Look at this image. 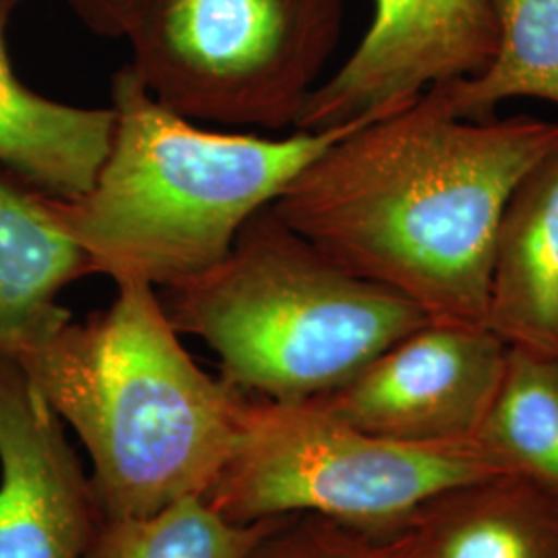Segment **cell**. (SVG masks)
<instances>
[{
    "instance_id": "17",
    "label": "cell",
    "mask_w": 558,
    "mask_h": 558,
    "mask_svg": "<svg viewBox=\"0 0 558 558\" xmlns=\"http://www.w3.org/2000/svg\"><path fill=\"white\" fill-rule=\"evenodd\" d=\"M246 558H416L403 532L368 534L320 515H286Z\"/></svg>"
},
{
    "instance_id": "13",
    "label": "cell",
    "mask_w": 558,
    "mask_h": 558,
    "mask_svg": "<svg viewBox=\"0 0 558 558\" xmlns=\"http://www.w3.org/2000/svg\"><path fill=\"white\" fill-rule=\"evenodd\" d=\"M85 276L89 259L48 197L0 170V354L69 319L59 294Z\"/></svg>"
},
{
    "instance_id": "11",
    "label": "cell",
    "mask_w": 558,
    "mask_h": 558,
    "mask_svg": "<svg viewBox=\"0 0 558 558\" xmlns=\"http://www.w3.org/2000/svg\"><path fill=\"white\" fill-rule=\"evenodd\" d=\"M25 0H0V170L46 197H83L100 172L114 110L48 100L21 83L9 57L11 17Z\"/></svg>"
},
{
    "instance_id": "3",
    "label": "cell",
    "mask_w": 558,
    "mask_h": 558,
    "mask_svg": "<svg viewBox=\"0 0 558 558\" xmlns=\"http://www.w3.org/2000/svg\"><path fill=\"white\" fill-rule=\"evenodd\" d=\"M114 133L92 189L48 197L92 276L172 288L218 265L260 209L333 143L371 122L286 140L203 129L156 100L131 64L112 77Z\"/></svg>"
},
{
    "instance_id": "15",
    "label": "cell",
    "mask_w": 558,
    "mask_h": 558,
    "mask_svg": "<svg viewBox=\"0 0 558 558\" xmlns=\"http://www.w3.org/2000/svg\"><path fill=\"white\" fill-rule=\"evenodd\" d=\"M478 440L509 472L558 493V359L509 348Z\"/></svg>"
},
{
    "instance_id": "16",
    "label": "cell",
    "mask_w": 558,
    "mask_h": 558,
    "mask_svg": "<svg viewBox=\"0 0 558 558\" xmlns=\"http://www.w3.org/2000/svg\"><path fill=\"white\" fill-rule=\"evenodd\" d=\"M283 518L239 523L191 495L149 515H104L87 558H246Z\"/></svg>"
},
{
    "instance_id": "1",
    "label": "cell",
    "mask_w": 558,
    "mask_h": 558,
    "mask_svg": "<svg viewBox=\"0 0 558 558\" xmlns=\"http://www.w3.org/2000/svg\"><path fill=\"white\" fill-rule=\"evenodd\" d=\"M557 145L555 120L461 119L428 89L333 143L271 207L426 319L486 325L502 209Z\"/></svg>"
},
{
    "instance_id": "9",
    "label": "cell",
    "mask_w": 558,
    "mask_h": 558,
    "mask_svg": "<svg viewBox=\"0 0 558 558\" xmlns=\"http://www.w3.org/2000/svg\"><path fill=\"white\" fill-rule=\"evenodd\" d=\"M101 519L64 422L0 354V558H87Z\"/></svg>"
},
{
    "instance_id": "6",
    "label": "cell",
    "mask_w": 558,
    "mask_h": 558,
    "mask_svg": "<svg viewBox=\"0 0 558 558\" xmlns=\"http://www.w3.org/2000/svg\"><path fill=\"white\" fill-rule=\"evenodd\" d=\"M343 0H141L126 27L145 89L195 122L294 126L341 34Z\"/></svg>"
},
{
    "instance_id": "8",
    "label": "cell",
    "mask_w": 558,
    "mask_h": 558,
    "mask_svg": "<svg viewBox=\"0 0 558 558\" xmlns=\"http://www.w3.org/2000/svg\"><path fill=\"white\" fill-rule=\"evenodd\" d=\"M356 50L317 85L296 131L377 120L433 87L482 73L497 50V0H373Z\"/></svg>"
},
{
    "instance_id": "7",
    "label": "cell",
    "mask_w": 558,
    "mask_h": 558,
    "mask_svg": "<svg viewBox=\"0 0 558 558\" xmlns=\"http://www.w3.org/2000/svg\"><path fill=\"white\" fill-rule=\"evenodd\" d=\"M507 356L509 345L486 325L426 320L313 403L385 439L470 442L497 398Z\"/></svg>"
},
{
    "instance_id": "14",
    "label": "cell",
    "mask_w": 558,
    "mask_h": 558,
    "mask_svg": "<svg viewBox=\"0 0 558 558\" xmlns=\"http://www.w3.org/2000/svg\"><path fill=\"white\" fill-rule=\"evenodd\" d=\"M499 40L488 66L433 87L461 119H490L502 101L558 106V0H497Z\"/></svg>"
},
{
    "instance_id": "2",
    "label": "cell",
    "mask_w": 558,
    "mask_h": 558,
    "mask_svg": "<svg viewBox=\"0 0 558 558\" xmlns=\"http://www.w3.org/2000/svg\"><path fill=\"white\" fill-rule=\"evenodd\" d=\"M179 336L156 288L131 281L110 308L11 354L89 453L106 518L207 495L234 451L246 396L203 373Z\"/></svg>"
},
{
    "instance_id": "4",
    "label": "cell",
    "mask_w": 558,
    "mask_h": 558,
    "mask_svg": "<svg viewBox=\"0 0 558 558\" xmlns=\"http://www.w3.org/2000/svg\"><path fill=\"white\" fill-rule=\"evenodd\" d=\"M166 292L174 329L218 354L221 380L283 403L336 391L428 320L410 300L329 259L271 205L244 223L218 265Z\"/></svg>"
},
{
    "instance_id": "18",
    "label": "cell",
    "mask_w": 558,
    "mask_h": 558,
    "mask_svg": "<svg viewBox=\"0 0 558 558\" xmlns=\"http://www.w3.org/2000/svg\"><path fill=\"white\" fill-rule=\"evenodd\" d=\"M81 23L101 38H124L141 0H66Z\"/></svg>"
},
{
    "instance_id": "12",
    "label": "cell",
    "mask_w": 558,
    "mask_h": 558,
    "mask_svg": "<svg viewBox=\"0 0 558 558\" xmlns=\"http://www.w3.org/2000/svg\"><path fill=\"white\" fill-rule=\"evenodd\" d=\"M401 532L416 558H558V493L518 472L470 480Z\"/></svg>"
},
{
    "instance_id": "10",
    "label": "cell",
    "mask_w": 558,
    "mask_h": 558,
    "mask_svg": "<svg viewBox=\"0 0 558 558\" xmlns=\"http://www.w3.org/2000/svg\"><path fill=\"white\" fill-rule=\"evenodd\" d=\"M486 327L509 348L558 359V145L502 209Z\"/></svg>"
},
{
    "instance_id": "5",
    "label": "cell",
    "mask_w": 558,
    "mask_h": 558,
    "mask_svg": "<svg viewBox=\"0 0 558 558\" xmlns=\"http://www.w3.org/2000/svg\"><path fill=\"white\" fill-rule=\"evenodd\" d=\"M502 472L480 440L385 439L313 401L246 396L234 451L205 499L239 523L308 513L391 536L440 493Z\"/></svg>"
}]
</instances>
